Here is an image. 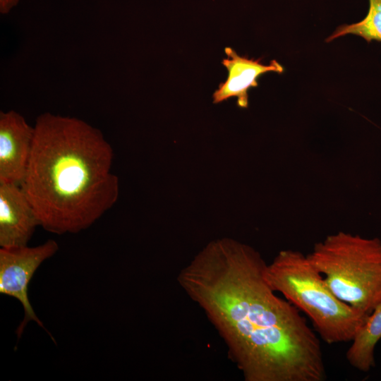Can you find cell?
Segmentation results:
<instances>
[{"mask_svg": "<svg viewBox=\"0 0 381 381\" xmlns=\"http://www.w3.org/2000/svg\"><path fill=\"white\" fill-rule=\"evenodd\" d=\"M265 277L273 290L310 319L328 344L351 341L369 315L336 297L307 255L299 251H280L267 265Z\"/></svg>", "mask_w": 381, "mask_h": 381, "instance_id": "cell-3", "label": "cell"}, {"mask_svg": "<svg viewBox=\"0 0 381 381\" xmlns=\"http://www.w3.org/2000/svg\"><path fill=\"white\" fill-rule=\"evenodd\" d=\"M341 301L366 314L381 302V241L339 231L307 255Z\"/></svg>", "mask_w": 381, "mask_h": 381, "instance_id": "cell-4", "label": "cell"}, {"mask_svg": "<svg viewBox=\"0 0 381 381\" xmlns=\"http://www.w3.org/2000/svg\"><path fill=\"white\" fill-rule=\"evenodd\" d=\"M35 127L14 110L0 112V183L21 186L28 167Z\"/></svg>", "mask_w": 381, "mask_h": 381, "instance_id": "cell-6", "label": "cell"}, {"mask_svg": "<svg viewBox=\"0 0 381 381\" xmlns=\"http://www.w3.org/2000/svg\"><path fill=\"white\" fill-rule=\"evenodd\" d=\"M39 220L21 186L0 183V246H26Z\"/></svg>", "mask_w": 381, "mask_h": 381, "instance_id": "cell-7", "label": "cell"}, {"mask_svg": "<svg viewBox=\"0 0 381 381\" xmlns=\"http://www.w3.org/2000/svg\"><path fill=\"white\" fill-rule=\"evenodd\" d=\"M369 9L366 16L361 21L342 25L326 40L329 42L346 35H354L363 38L368 42H381V0H368Z\"/></svg>", "mask_w": 381, "mask_h": 381, "instance_id": "cell-10", "label": "cell"}, {"mask_svg": "<svg viewBox=\"0 0 381 381\" xmlns=\"http://www.w3.org/2000/svg\"><path fill=\"white\" fill-rule=\"evenodd\" d=\"M19 2V0H0V13H8Z\"/></svg>", "mask_w": 381, "mask_h": 381, "instance_id": "cell-11", "label": "cell"}, {"mask_svg": "<svg viewBox=\"0 0 381 381\" xmlns=\"http://www.w3.org/2000/svg\"><path fill=\"white\" fill-rule=\"evenodd\" d=\"M21 187L42 226L56 234L86 229L116 202L113 150L102 133L76 117L37 116Z\"/></svg>", "mask_w": 381, "mask_h": 381, "instance_id": "cell-2", "label": "cell"}, {"mask_svg": "<svg viewBox=\"0 0 381 381\" xmlns=\"http://www.w3.org/2000/svg\"><path fill=\"white\" fill-rule=\"evenodd\" d=\"M267 265L253 248L222 238L198 253L177 282L224 340L246 381H322L318 337L270 286Z\"/></svg>", "mask_w": 381, "mask_h": 381, "instance_id": "cell-1", "label": "cell"}, {"mask_svg": "<svg viewBox=\"0 0 381 381\" xmlns=\"http://www.w3.org/2000/svg\"><path fill=\"white\" fill-rule=\"evenodd\" d=\"M54 240L35 247L0 249V293L18 300L24 309V319L17 329L18 337L26 324L33 320L44 328L28 298V285L40 265L58 250Z\"/></svg>", "mask_w": 381, "mask_h": 381, "instance_id": "cell-5", "label": "cell"}, {"mask_svg": "<svg viewBox=\"0 0 381 381\" xmlns=\"http://www.w3.org/2000/svg\"><path fill=\"white\" fill-rule=\"evenodd\" d=\"M224 52L227 57L222 63L228 71V76L212 95L214 104L236 97L238 106L247 108L248 90L258 86V79L266 73H282L284 71L283 66L276 60H272L270 64L265 65L260 62V59L254 60L239 56L231 47H226Z\"/></svg>", "mask_w": 381, "mask_h": 381, "instance_id": "cell-8", "label": "cell"}, {"mask_svg": "<svg viewBox=\"0 0 381 381\" xmlns=\"http://www.w3.org/2000/svg\"><path fill=\"white\" fill-rule=\"evenodd\" d=\"M381 339V302L368 315L356 333L346 358L354 368L367 373L375 367V348Z\"/></svg>", "mask_w": 381, "mask_h": 381, "instance_id": "cell-9", "label": "cell"}]
</instances>
